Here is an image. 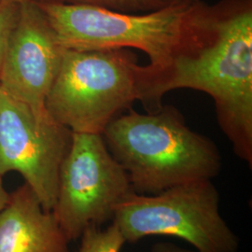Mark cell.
Returning <instances> with one entry per match:
<instances>
[{"label":"cell","mask_w":252,"mask_h":252,"mask_svg":"<svg viewBox=\"0 0 252 252\" xmlns=\"http://www.w3.org/2000/svg\"><path fill=\"white\" fill-rule=\"evenodd\" d=\"M20 3L9 0L0 1V66L5 50L19 18Z\"/></svg>","instance_id":"cell-12"},{"label":"cell","mask_w":252,"mask_h":252,"mask_svg":"<svg viewBox=\"0 0 252 252\" xmlns=\"http://www.w3.org/2000/svg\"><path fill=\"white\" fill-rule=\"evenodd\" d=\"M180 0H42L71 5H90L126 13H146L162 9Z\"/></svg>","instance_id":"cell-11"},{"label":"cell","mask_w":252,"mask_h":252,"mask_svg":"<svg viewBox=\"0 0 252 252\" xmlns=\"http://www.w3.org/2000/svg\"><path fill=\"white\" fill-rule=\"evenodd\" d=\"M177 89L208 94L218 125L235 155L252 167V0H221L192 6L180 43L159 70L140 67L146 111L162 106Z\"/></svg>","instance_id":"cell-1"},{"label":"cell","mask_w":252,"mask_h":252,"mask_svg":"<svg viewBox=\"0 0 252 252\" xmlns=\"http://www.w3.org/2000/svg\"><path fill=\"white\" fill-rule=\"evenodd\" d=\"M0 1H1V0H0Z\"/></svg>","instance_id":"cell-17"},{"label":"cell","mask_w":252,"mask_h":252,"mask_svg":"<svg viewBox=\"0 0 252 252\" xmlns=\"http://www.w3.org/2000/svg\"><path fill=\"white\" fill-rule=\"evenodd\" d=\"M9 1H13V2H16V3H22L24 1H27V0H9ZM32 1H36V2H41L42 0H32Z\"/></svg>","instance_id":"cell-15"},{"label":"cell","mask_w":252,"mask_h":252,"mask_svg":"<svg viewBox=\"0 0 252 252\" xmlns=\"http://www.w3.org/2000/svg\"><path fill=\"white\" fill-rule=\"evenodd\" d=\"M102 136L139 194L212 180L221 169L216 144L192 131L177 108L169 105L146 113L129 108L108 124Z\"/></svg>","instance_id":"cell-2"},{"label":"cell","mask_w":252,"mask_h":252,"mask_svg":"<svg viewBox=\"0 0 252 252\" xmlns=\"http://www.w3.org/2000/svg\"><path fill=\"white\" fill-rule=\"evenodd\" d=\"M220 202L212 180L185 183L151 195L134 191L117 207L112 221L126 242L168 235L198 252H237L239 237L221 216Z\"/></svg>","instance_id":"cell-5"},{"label":"cell","mask_w":252,"mask_h":252,"mask_svg":"<svg viewBox=\"0 0 252 252\" xmlns=\"http://www.w3.org/2000/svg\"><path fill=\"white\" fill-rule=\"evenodd\" d=\"M72 132L52 118H37L0 88V177L18 172L42 207L52 211L59 171Z\"/></svg>","instance_id":"cell-7"},{"label":"cell","mask_w":252,"mask_h":252,"mask_svg":"<svg viewBox=\"0 0 252 252\" xmlns=\"http://www.w3.org/2000/svg\"><path fill=\"white\" fill-rule=\"evenodd\" d=\"M9 193L4 188L2 178L0 177V210L6 205L9 200Z\"/></svg>","instance_id":"cell-14"},{"label":"cell","mask_w":252,"mask_h":252,"mask_svg":"<svg viewBox=\"0 0 252 252\" xmlns=\"http://www.w3.org/2000/svg\"><path fill=\"white\" fill-rule=\"evenodd\" d=\"M132 192L126 170L102 135L72 133L52 210L68 241L81 238L89 226L112 221L117 207Z\"/></svg>","instance_id":"cell-6"},{"label":"cell","mask_w":252,"mask_h":252,"mask_svg":"<svg viewBox=\"0 0 252 252\" xmlns=\"http://www.w3.org/2000/svg\"><path fill=\"white\" fill-rule=\"evenodd\" d=\"M151 252H198L196 251H189L184 248H180L176 245L167 242H158L152 248Z\"/></svg>","instance_id":"cell-13"},{"label":"cell","mask_w":252,"mask_h":252,"mask_svg":"<svg viewBox=\"0 0 252 252\" xmlns=\"http://www.w3.org/2000/svg\"><path fill=\"white\" fill-rule=\"evenodd\" d=\"M181 1H184V2H189V3H193V2H198L201 0H181Z\"/></svg>","instance_id":"cell-16"},{"label":"cell","mask_w":252,"mask_h":252,"mask_svg":"<svg viewBox=\"0 0 252 252\" xmlns=\"http://www.w3.org/2000/svg\"><path fill=\"white\" fill-rule=\"evenodd\" d=\"M68 242L26 182L9 193L0 210V252H70Z\"/></svg>","instance_id":"cell-9"},{"label":"cell","mask_w":252,"mask_h":252,"mask_svg":"<svg viewBox=\"0 0 252 252\" xmlns=\"http://www.w3.org/2000/svg\"><path fill=\"white\" fill-rule=\"evenodd\" d=\"M64 52L37 2L20 3L18 21L0 66V88L27 105L36 117H49L46 98L60 70Z\"/></svg>","instance_id":"cell-8"},{"label":"cell","mask_w":252,"mask_h":252,"mask_svg":"<svg viewBox=\"0 0 252 252\" xmlns=\"http://www.w3.org/2000/svg\"><path fill=\"white\" fill-rule=\"evenodd\" d=\"M126 243L116 223L102 230L100 226H89L81 236L78 252H120Z\"/></svg>","instance_id":"cell-10"},{"label":"cell","mask_w":252,"mask_h":252,"mask_svg":"<svg viewBox=\"0 0 252 252\" xmlns=\"http://www.w3.org/2000/svg\"><path fill=\"white\" fill-rule=\"evenodd\" d=\"M195 2H175L146 13H126L90 5L37 2L65 50L136 49L148 55L149 70L169 62Z\"/></svg>","instance_id":"cell-4"},{"label":"cell","mask_w":252,"mask_h":252,"mask_svg":"<svg viewBox=\"0 0 252 252\" xmlns=\"http://www.w3.org/2000/svg\"><path fill=\"white\" fill-rule=\"evenodd\" d=\"M140 66L129 49L65 50L49 92V116L72 133L102 135L140 98Z\"/></svg>","instance_id":"cell-3"}]
</instances>
